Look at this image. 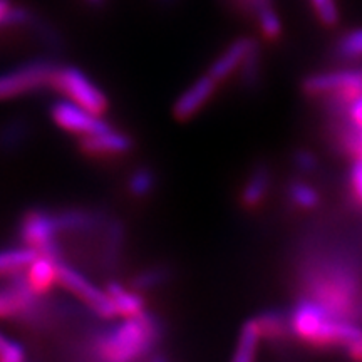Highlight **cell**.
Instances as JSON below:
<instances>
[{
	"label": "cell",
	"instance_id": "cell-13",
	"mask_svg": "<svg viewBox=\"0 0 362 362\" xmlns=\"http://www.w3.org/2000/svg\"><path fill=\"white\" fill-rule=\"evenodd\" d=\"M57 272L59 259L52 255H45V253H37L35 259L25 269L27 279L37 293L45 292L57 282Z\"/></svg>",
	"mask_w": 362,
	"mask_h": 362
},
{
	"label": "cell",
	"instance_id": "cell-27",
	"mask_svg": "<svg viewBox=\"0 0 362 362\" xmlns=\"http://www.w3.org/2000/svg\"><path fill=\"white\" fill-rule=\"evenodd\" d=\"M349 187L352 198L362 206V158H354L349 173Z\"/></svg>",
	"mask_w": 362,
	"mask_h": 362
},
{
	"label": "cell",
	"instance_id": "cell-6",
	"mask_svg": "<svg viewBox=\"0 0 362 362\" xmlns=\"http://www.w3.org/2000/svg\"><path fill=\"white\" fill-rule=\"evenodd\" d=\"M57 282L66 287L67 291L78 296L90 310H94L103 319H112L117 315V312L112 305L110 296L106 291L99 288L94 285L86 275L81 274L72 267L59 262V272H57Z\"/></svg>",
	"mask_w": 362,
	"mask_h": 362
},
{
	"label": "cell",
	"instance_id": "cell-28",
	"mask_svg": "<svg viewBox=\"0 0 362 362\" xmlns=\"http://www.w3.org/2000/svg\"><path fill=\"white\" fill-rule=\"evenodd\" d=\"M296 165L300 171H305V173H310V171L315 170L317 160L310 153L307 151H298L296 155Z\"/></svg>",
	"mask_w": 362,
	"mask_h": 362
},
{
	"label": "cell",
	"instance_id": "cell-15",
	"mask_svg": "<svg viewBox=\"0 0 362 362\" xmlns=\"http://www.w3.org/2000/svg\"><path fill=\"white\" fill-rule=\"evenodd\" d=\"M262 339H264V336H262V330H260V325H259V320H257V317L255 319L247 320V322L243 324L242 330H240L237 347H235L233 361L235 362H250L255 359Z\"/></svg>",
	"mask_w": 362,
	"mask_h": 362
},
{
	"label": "cell",
	"instance_id": "cell-30",
	"mask_svg": "<svg viewBox=\"0 0 362 362\" xmlns=\"http://www.w3.org/2000/svg\"><path fill=\"white\" fill-rule=\"evenodd\" d=\"M243 2H245V4H247V6L252 8V11H255V8H257V7H259V6H262V4L269 2V0H243Z\"/></svg>",
	"mask_w": 362,
	"mask_h": 362
},
{
	"label": "cell",
	"instance_id": "cell-22",
	"mask_svg": "<svg viewBox=\"0 0 362 362\" xmlns=\"http://www.w3.org/2000/svg\"><path fill=\"white\" fill-rule=\"evenodd\" d=\"M128 188L134 197H148V194L153 192V188H155V175H153L148 168L136 170L134 173L131 175Z\"/></svg>",
	"mask_w": 362,
	"mask_h": 362
},
{
	"label": "cell",
	"instance_id": "cell-3",
	"mask_svg": "<svg viewBox=\"0 0 362 362\" xmlns=\"http://www.w3.org/2000/svg\"><path fill=\"white\" fill-rule=\"evenodd\" d=\"M57 67L52 62L37 59L16 69L0 74V101L24 96L27 93L52 84Z\"/></svg>",
	"mask_w": 362,
	"mask_h": 362
},
{
	"label": "cell",
	"instance_id": "cell-16",
	"mask_svg": "<svg viewBox=\"0 0 362 362\" xmlns=\"http://www.w3.org/2000/svg\"><path fill=\"white\" fill-rule=\"evenodd\" d=\"M37 253L35 248L29 245L0 250V277H8V275L25 270Z\"/></svg>",
	"mask_w": 362,
	"mask_h": 362
},
{
	"label": "cell",
	"instance_id": "cell-18",
	"mask_svg": "<svg viewBox=\"0 0 362 362\" xmlns=\"http://www.w3.org/2000/svg\"><path fill=\"white\" fill-rule=\"evenodd\" d=\"M288 198L293 205L302 208V210H312L320 203L319 192L304 181H293L288 187Z\"/></svg>",
	"mask_w": 362,
	"mask_h": 362
},
{
	"label": "cell",
	"instance_id": "cell-19",
	"mask_svg": "<svg viewBox=\"0 0 362 362\" xmlns=\"http://www.w3.org/2000/svg\"><path fill=\"white\" fill-rule=\"evenodd\" d=\"M255 13H257V19H259L260 30L265 39L274 40L280 37V34H282V24H280L279 16L275 13L274 8L270 7L269 2L262 4V6L257 7Z\"/></svg>",
	"mask_w": 362,
	"mask_h": 362
},
{
	"label": "cell",
	"instance_id": "cell-1",
	"mask_svg": "<svg viewBox=\"0 0 362 362\" xmlns=\"http://www.w3.org/2000/svg\"><path fill=\"white\" fill-rule=\"evenodd\" d=\"M160 337V325L146 312L134 317H124L121 324L107 330L98 339L101 359L126 362L138 359L153 349Z\"/></svg>",
	"mask_w": 362,
	"mask_h": 362
},
{
	"label": "cell",
	"instance_id": "cell-29",
	"mask_svg": "<svg viewBox=\"0 0 362 362\" xmlns=\"http://www.w3.org/2000/svg\"><path fill=\"white\" fill-rule=\"evenodd\" d=\"M11 2L8 0H0V25H6V19L11 12Z\"/></svg>",
	"mask_w": 362,
	"mask_h": 362
},
{
	"label": "cell",
	"instance_id": "cell-20",
	"mask_svg": "<svg viewBox=\"0 0 362 362\" xmlns=\"http://www.w3.org/2000/svg\"><path fill=\"white\" fill-rule=\"evenodd\" d=\"M337 56L346 61H357L362 59V27L347 33L337 44Z\"/></svg>",
	"mask_w": 362,
	"mask_h": 362
},
{
	"label": "cell",
	"instance_id": "cell-11",
	"mask_svg": "<svg viewBox=\"0 0 362 362\" xmlns=\"http://www.w3.org/2000/svg\"><path fill=\"white\" fill-rule=\"evenodd\" d=\"M255 47H257V42L253 39L243 37V39L235 40V42L230 45V47L226 49L218 59H216L214 64H211L208 74H210L216 83H220V81L228 78L230 74H233V72L243 64V61H245L248 54H250Z\"/></svg>",
	"mask_w": 362,
	"mask_h": 362
},
{
	"label": "cell",
	"instance_id": "cell-7",
	"mask_svg": "<svg viewBox=\"0 0 362 362\" xmlns=\"http://www.w3.org/2000/svg\"><path fill=\"white\" fill-rule=\"evenodd\" d=\"M59 232L61 228H59L57 215L44 210L30 211L29 215H25L21 225V237L25 245L35 248L39 253L56 257V259H59V247L56 242Z\"/></svg>",
	"mask_w": 362,
	"mask_h": 362
},
{
	"label": "cell",
	"instance_id": "cell-23",
	"mask_svg": "<svg viewBox=\"0 0 362 362\" xmlns=\"http://www.w3.org/2000/svg\"><path fill=\"white\" fill-rule=\"evenodd\" d=\"M25 359V349L17 341L0 332V362H21Z\"/></svg>",
	"mask_w": 362,
	"mask_h": 362
},
{
	"label": "cell",
	"instance_id": "cell-2",
	"mask_svg": "<svg viewBox=\"0 0 362 362\" xmlns=\"http://www.w3.org/2000/svg\"><path fill=\"white\" fill-rule=\"evenodd\" d=\"M344 319L329 312L315 298H302L293 307L288 325L302 341L315 347H337Z\"/></svg>",
	"mask_w": 362,
	"mask_h": 362
},
{
	"label": "cell",
	"instance_id": "cell-12",
	"mask_svg": "<svg viewBox=\"0 0 362 362\" xmlns=\"http://www.w3.org/2000/svg\"><path fill=\"white\" fill-rule=\"evenodd\" d=\"M81 144L84 151L90 155H121V153L129 151L131 139L124 133H119L110 126L96 134L84 136Z\"/></svg>",
	"mask_w": 362,
	"mask_h": 362
},
{
	"label": "cell",
	"instance_id": "cell-17",
	"mask_svg": "<svg viewBox=\"0 0 362 362\" xmlns=\"http://www.w3.org/2000/svg\"><path fill=\"white\" fill-rule=\"evenodd\" d=\"M269 185H270V173L265 166H259L253 175L250 176V180L247 181L245 188H243L242 193V203L247 208H255L257 205H260L262 200L265 198L267 192H269Z\"/></svg>",
	"mask_w": 362,
	"mask_h": 362
},
{
	"label": "cell",
	"instance_id": "cell-24",
	"mask_svg": "<svg viewBox=\"0 0 362 362\" xmlns=\"http://www.w3.org/2000/svg\"><path fill=\"white\" fill-rule=\"evenodd\" d=\"M312 7L319 17V21L325 25H336L339 21V12L336 0H310Z\"/></svg>",
	"mask_w": 362,
	"mask_h": 362
},
{
	"label": "cell",
	"instance_id": "cell-21",
	"mask_svg": "<svg viewBox=\"0 0 362 362\" xmlns=\"http://www.w3.org/2000/svg\"><path fill=\"white\" fill-rule=\"evenodd\" d=\"M257 320H259L262 336L264 337H269V339L282 337L285 330H287V322H285L284 315L277 310L264 312V314L257 317Z\"/></svg>",
	"mask_w": 362,
	"mask_h": 362
},
{
	"label": "cell",
	"instance_id": "cell-8",
	"mask_svg": "<svg viewBox=\"0 0 362 362\" xmlns=\"http://www.w3.org/2000/svg\"><path fill=\"white\" fill-rule=\"evenodd\" d=\"M51 116L59 128L69 131V133L81 134L83 138L110 128V124L103 119L101 115L86 110V107L69 101V99H61V101L54 103Z\"/></svg>",
	"mask_w": 362,
	"mask_h": 362
},
{
	"label": "cell",
	"instance_id": "cell-31",
	"mask_svg": "<svg viewBox=\"0 0 362 362\" xmlns=\"http://www.w3.org/2000/svg\"><path fill=\"white\" fill-rule=\"evenodd\" d=\"M89 4H93V6H101V4H104V0H88Z\"/></svg>",
	"mask_w": 362,
	"mask_h": 362
},
{
	"label": "cell",
	"instance_id": "cell-10",
	"mask_svg": "<svg viewBox=\"0 0 362 362\" xmlns=\"http://www.w3.org/2000/svg\"><path fill=\"white\" fill-rule=\"evenodd\" d=\"M216 81L210 74L197 79L181 96L176 99L173 112L178 119H189L210 101L216 89Z\"/></svg>",
	"mask_w": 362,
	"mask_h": 362
},
{
	"label": "cell",
	"instance_id": "cell-25",
	"mask_svg": "<svg viewBox=\"0 0 362 362\" xmlns=\"http://www.w3.org/2000/svg\"><path fill=\"white\" fill-rule=\"evenodd\" d=\"M344 149L354 158H362V129L344 128L341 134Z\"/></svg>",
	"mask_w": 362,
	"mask_h": 362
},
{
	"label": "cell",
	"instance_id": "cell-9",
	"mask_svg": "<svg viewBox=\"0 0 362 362\" xmlns=\"http://www.w3.org/2000/svg\"><path fill=\"white\" fill-rule=\"evenodd\" d=\"M12 282L0 288V317L27 314L34 309L37 292L27 279L25 270L8 275Z\"/></svg>",
	"mask_w": 362,
	"mask_h": 362
},
{
	"label": "cell",
	"instance_id": "cell-5",
	"mask_svg": "<svg viewBox=\"0 0 362 362\" xmlns=\"http://www.w3.org/2000/svg\"><path fill=\"white\" fill-rule=\"evenodd\" d=\"M304 90L310 96H332L339 106L351 101L362 90V69L320 72L304 81Z\"/></svg>",
	"mask_w": 362,
	"mask_h": 362
},
{
	"label": "cell",
	"instance_id": "cell-4",
	"mask_svg": "<svg viewBox=\"0 0 362 362\" xmlns=\"http://www.w3.org/2000/svg\"><path fill=\"white\" fill-rule=\"evenodd\" d=\"M52 86L59 93H62L66 99L79 104L86 110L103 115L107 106V99L104 93L90 81L78 67H61L56 71Z\"/></svg>",
	"mask_w": 362,
	"mask_h": 362
},
{
	"label": "cell",
	"instance_id": "cell-26",
	"mask_svg": "<svg viewBox=\"0 0 362 362\" xmlns=\"http://www.w3.org/2000/svg\"><path fill=\"white\" fill-rule=\"evenodd\" d=\"M165 280V270L161 269H149L141 272L133 279V287L138 291H148V288L156 287Z\"/></svg>",
	"mask_w": 362,
	"mask_h": 362
},
{
	"label": "cell",
	"instance_id": "cell-14",
	"mask_svg": "<svg viewBox=\"0 0 362 362\" xmlns=\"http://www.w3.org/2000/svg\"><path fill=\"white\" fill-rule=\"evenodd\" d=\"M106 292L111 298L112 305H115L117 315L134 317L144 312V300L136 291L126 288L124 285L117 282H110L107 284Z\"/></svg>",
	"mask_w": 362,
	"mask_h": 362
}]
</instances>
